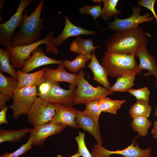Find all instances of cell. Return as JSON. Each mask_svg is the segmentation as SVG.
<instances>
[{
    "label": "cell",
    "mask_w": 157,
    "mask_h": 157,
    "mask_svg": "<svg viewBox=\"0 0 157 157\" xmlns=\"http://www.w3.org/2000/svg\"><path fill=\"white\" fill-rule=\"evenodd\" d=\"M12 97L0 93V109L1 110L6 106V103L9 101Z\"/></svg>",
    "instance_id": "obj_38"
},
{
    "label": "cell",
    "mask_w": 157,
    "mask_h": 157,
    "mask_svg": "<svg viewBox=\"0 0 157 157\" xmlns=\"http://www.w3.org/2000/svg\"><path fill=\"white\" fill-rule=\"evenodd\" d=\"M51 88L49 91L44 94L38 93V96L44 100L51 103L74 105V94L76 86L70 85L69 89H64L59 85L58 82L51 81Z\"/></svg>",
    "instance_id": "obj_11"
},
{
    "label": "cell",
    "mask_w": 157,
    "mask_h": 157,
    "mask_svg": "<svg viewBox=\"0 0 157 157\" xmlns=\"http://www.w3.org/2000/svg\"><path fill=\"white\" fill-rule=\"evenodd\" d=\"M79 11L82 14H87L90 15L96 22L97 19L101 15L102 9L100 5L94 6L85 5L79 9Z\"/></svg>",
    "instance_id": "obj_33"
},
{
    "label": "cell",
    "mask_w": 157,
    "mask_h": 157,
    "mask_svg": "<svg viewBox=\"0 0 157 157\" xmlns=\"http://www.w3.org/2000/svg\"><path fill=\"white\" fill-rule=\"evenodd\" d=\"M141 11V7L136 6L132 8V14L129 17L122 19L115 16V20L109 22L108 26L104 30L110 29L118 31L128 30L138 26L141 23L152 21L155 18L153 16L150 17V14L148 13L140 15Z\"/></svg>",
    "instance_id": "obj_10"
},
{
    "label": "cell",
    "mask_w": 157,
    "mask_h": 157,
    "mask_svg": "<svg viewBox=\"0 0 157 157\" xmlns=\"http://www.w3.org/2000/svg\"><path fill=\"white\" fill-rule=\"evenodd\" d=\"M51 88V81L46 79V81L39 86L38 93L44 94L48 93Z\"/></svg>",
    "instance_id": "obj_37"
},
{
    "label": "cell",
    "mask_w": 157,
    "mask_h": 157,
    "mask_svg": "<svg viewBox=\"0 0 157 157\" xmlns=\"http://www.w3.org/2000/svg\"><path fill=\"white\" fill-rule=\"evenodd\" d=\"M154 115L155 117L157 118V106L155 107L154 112Z\"/></svg>",
    "instance_id": "obj_43"
},
{
    "label": "cell",
    "mask_w": 157,
    "mask_h": 157,
    "mask_svg": "<svg viewBox=\"0 0 157 157\" xmlns=\"http://www.w3.org/2000/svg\"><path fill=\"white\" fill-rule=\"evenodd\" d=\"M98 100L93 101L85 104L86 108L82 111L88 117L96 121H99L100 115L102 112L98 104Z\"/></svg>",
    "instance_id": "obj_31"
},
{
    "label": "cell",
    "mask_w": 157,
    "mask_h": 157,
    "mask_svg": "<svg viewBox=\"0 0 157 157\" xmlns=\"http://www.w3.org/2000/svg\"><path fill=\"white\" fill-rule=\"evenodd\" d=\"M43 68L44 76L46 79L53 82H67L70 85L77 86V74L67 72L62 64L59 65L55 69L46 67Z\"/></svg>",
    "instance_id": "obj_16"
},
{
    "label": "cell",
    "mask_w": 157,
    "mask_h": 157,
    "mask_svg": "<svg viewBox=\"0 0 157 157\" xmlns=\"http://www.w3.org/2000/svg\"><path fill=\"white\" fill-rule=\"evenodd\" d=\"M133 119L131 125L133 130L138 133L139 137L145 136L151 125L152 122L144 117H138Z\"/></svg>",
    "instance_id": "obj_30"
},
{
    "label": "cell",
    "mask_w": 157,
    "mask_h": 157,
    "mask_svg": "<svg viewBox=\"0 0 157 157\" xmlns=\"http://www.w3.org/2000/svg\"><path fill=\"white\" fill-rule=\"evenodd\" d=\"M156 0H139L137 1L138 6L144 7L150 10L154 15L157 22V16L155 11L154 5Z\"/></svg>",
    "instance_id": "obj_36"
},
{
    "label": "cell",
    "mask_w": 157,
    "mask_h": 157,
    "mask_svg": "<svg viewBox=\"0 0 157 157\" xmlns=\"http://www.w3.org/2000/svg\"><path fill=\"white\" fill-rule=\"evenodd\" d=\"M119 0H102L104 4L102 9L101 18L104 20H109L114 16L117 15H122L120 10L117 9L116 7Z\"/></svg>",
    "instance_id": "obj_28"
},
{
    "label": "cell",
    "mask_w": 157,
    "mask_h": 157,
    "mask_svg": "<svg viewBox=\"0 0 157 157\" xmlns=\"http://www.w3.org/2000/svg\"><path fill=\"white\" fill-rule=\"evenodd\" d=\"M8 109L6 106L5 108L1 110L0 111V125L5 124H8L6 117V113Z\"/></svg>",
    "instance_id": "obj_39"
},
{
    "label": "cell",
    "mask_w": 157,
    "mask_h": 157,
    "mask_svg": "<svg viewBox=\"0 0 157 157\" xmlns=\"http://www.w3.org/2000/svg\"><path fill=\"white\" fill-rule=\"evenodd\" d=\"M66 126L50 123L43 124L34 127L30 133L29 138L34 146H42L49 137L58 134Z\"/></svg>",
    "instance_id": "obj_12"
},
{
    "label": "cell",
    "mask_w": 157,
    "mask_h": 157,
    "mask_svg": "<svg viewBox=\"0 0 157 157\" xmlns=\"http://www.w3.org/2000/svg\"><path fill=\"white\" fill-rule=\"evenodd\" d=\"M33 1L32 0H20L16 12L7 21L0 24V44L5 47L12 46V41L16 29L22 26L25 14V8Z\"/></svg>",
    "instance_id": "obj_6"
},
{
    "label": "cell",
    "mask_w": 157,
    "mask_h": 157,
    "mask_svg": "<svg viewBox=\"0 0 157 157\" xmlns=\"http://www.w3.org/2000/svg\"><path fill=\"white\" fill-rule=\"evenodd\" d=\"M33 128L24 127L15 130L0 129V143L5 142L16 143L24 137L27 133H30Z\"/></svg>",
    "instance_id": "obj_22"
},
{
    "label": "cell",
    "mask_w": 157,
    "mask_h": 157,
    "mask_svg": "<svg viewBox=\"0 0 157 157\" xmlns=\"http://www.w3.org/2000/svg\"><path fill=\"white\" fill-rule=\"evenodd\" d=\"M33 147L31 140L29 138L26 143L22 145L16 150L11 153L6 152L3 154H0V157H18L22 155L25 154Z\"/></svg>",
    "instance_id": "obj_32"
},
{
    "label": "cell",
    "mask_w": 157,
    "mask_h": 157,
    "mask_svg": "<svg viewBox=\"0 0 157 157\" xmlns=\"http://www.w3.org/2000/svg\"><path fill=\"white\" fill-rule=\"evenodd\" d=\"M76 120L80 128L91 134L95 138L97 144L102 145L103 141L99 121L91 118L83 113L82 111L79 110Z\"/></svg>",
    "instance_id": "obj_18"
},
{
    "label": "cell",
    "mask_w": 157,
    "mask_h": 157,
    "mask_svg": "<svg viewBox=\"0 0 157 157\" xmlns=\"http://www.w3.org/2000/svg\"><path fill=\"white\" fill-rule=\"evenodd\" d=\"M135 137L132 143L126 148L115 151L108 150L102 145L95 144L91 151L92 157H110L113 154H119L124 157H151V150L150 148L142 149L139 147L138 142H135Z\"/></svg>",
    "instance_id": "obj_9"
},
{
    "label": "cell",
    "mask_w": 157,
    "mask_h": 157,
    "mask_svg": "<svg viewBox=\"0 0 157 157\" xmlns=\"http://www.w3.org/2000/svg\"><path fill=\"white\" fill-rule=\"evenodd\" d=\"M135 75V74H131L117 77L116 82L110 87L109 90L112 92L117 91L125 92H127L134 85Z\"/></svg>",
    "instance_id": "obj_24"
},
{
    "label": "cell",
    "mask_w": 157,
    "mask_h": 157,
    "mask_svg": "<svg viewBox=\"0 0 157 157\" xmlns=\"http://www.w3.org/2000/svg\"><path fill=\"white\" fill-rule=\"evenodd\" d=\"M151 132L154 137H157V120L154 122Z\"/></svg>",
    "instance_id": "obj_40"
},
{
    "label": "cell",
    "mask_w": 157,
    "mask_h": 157,
    "mask_svg": "<svg viewBox=\"0 0 157 157\" xmlns=\"http://www.w3.org/2000/svg\"><path fill=\"white\" fill-rule=\"evenodd\" d=\"M4 0H0V11L1 9L3 7L4 5Z\"/></svg>",
    "instance_id": "obj_42"
},
{
    "label": "cell",
    "mask_w": 157,
    "mask_h": 157,
    "mask_svg": "<svg viewBox=\"0 0 157 157\" xmlns=\"http://www.w3.org/2000/svg\"><path fill=\"white\" fill-rule=\"evenodd\" d=\"M85 73L83 69L79 71L77 76V86L74 94V105L86 104L91 101L113 94V92L104 87L98 85L94 87L85 78Z\"/></svg>",
    "instance_id": "obj_5"
},
{
    "label": "cell",
    "mask_w": 157,
    "mask_h": 157,
    "mask_svg": "<svg viewBox=\"0 0 157 157\" xmlns=\"http://www.w3.org/2000/svg\"><path fill=\"white\" fill-rule=\"evenodd\" d=\"M85 56L82 54H78L73 60L68 59L63 61L62 65L73 74H76L80 69L86 67V62L90 60Z\"/></svg>",
    "instance_id": "obj_29"
},
{
    "label": "cell",
    "mask_w": 157,
    "mask_h": 157,
    "mask_svg": "<svg viewBox=\"0 0 157 157\" xmlns=\"http://www.w3.org/2000/svg\"><path fill=\"white\" fill-rule=\"evenodd\" d=\"M148 43L147 41L142 44L135 53V56L138 58L140 61L138 69L141 71L142 69L147 70L148 72L144 75H154L157 78V62L155 58L148 51L147 48Z\"/></svg>",
    "instance_id": "obj_15"
},
{
    "label": "cell",
    "mask_w": 157,
    "mask_h": 157,
    "mask_svg": "<svg viewBox=\"0 0 157 157\" xmlns=\"http://www.w3.org/2000/svg\"><path fill=\"white\" fill-rule=\"evenodd\" d=\"M126 102L124 100H113L106 97L99 100L98 104L102 112L116 115L117 110Z\"/></svg>",
    "instance_id": "obj_25"
},
{
    "label": "cell",
    "mask_w": 157,
    "mask_h": 157,
    "mask_svg": "<svg viewBox=\"0 0 157 157\" xmlns=\"http://www.w3.org/2000/svg\"><path fill=\"white\" fill-rule=\"evenodd\" d=\"M36 86H29L17 90L14 93L12 104L9 107L13 110L12 117L17 119L24 114L27 115L38 96Z\"/></svg>",
    "instance_id": "obj_7"
},
{
    "label": "cell",
    "mask_w": 157,
    "mask_h": 157,
    "mask_svg": "<svg viewBox=\"0 0 157 157\" xmlns=\"http://www.w3.org/2000/svg\"><path fill=\"white\" fill-rule=\"evenodd\" d=\"M151 37L139 26L116 31L105 41L107 51L121 54H135L140 45Z\"/></svg>",
    "instance_id": "obj_1"
},
{
    "label": "cell",
    "mask_w": 157,
    "mask_h": 157,
    "mask_svg": "<svg viewBox=\"0 0 157 157\" xmlns=\"http://www.w3.org/2000/svg\"><path fill=\"white\" fill-rule=\"evenodd\" d=\"M44 3V0H41L34 11L29 16L25 10V17L21 27L13 36L12 47L28 44L41 40V31L47 28L43 24L44 18H40Z\"/></svg>",
    "instance_id": "obj_2"
},
{
    "label": "cell",
    "mask_w": 157,
    "mask_h": 157,
    "mask_svg": "<svg viewBox=\"0 0 157 157\" xmlns=\"http://www.w3.org/2000/svg\"><path fill=\"white\" fill-rule=\"evenodd\" d=\"M18 84V80L12 76L8 77L0 72V93L10 96L13 94Z\"/></svg>",
    "instance_id": "obj_26"
},
{
    "label": "cell",
    "mask_w": 157,
    "mask_h": 157,
    "mask_svg": "<svg viewBox=\"0 0 157 157\" xmlns=\"http://www.w3.org/2000/svg\"><path fill=\"white\" fill-rule=\"evenodd\" d=\"M56 156H57V157H65L63 156L60 154H57V155H56ZM80 156H81L80 154L78 152L77 153L73 155V156H69V157H79Z\"/></svg>",
    "instance_id": "obj_41"
},
{
    "label": "cell",
    "mask_w": 157,
    "mask_h": 157,
    "mask_svg": "<svg viewBox=\"0 0 157 157\" xmlns=\"http://www.w3.org/2000/svg\"><path fill=\"white\" fill-rule=\"evenodd\" d=\"M127 92L135 96L137 100L149 101L150 92L147 87L139 89H130Z\"/></svg>",
    "instance_id": "obj_35"
},
{
    "label": "cell",
    "mask_w": 157,
    "mask_h": 157,
    "mask_svg": "<svg viewBox=\"0 0 157 157\" xmlns=\"http://www.w3.org/2000/svg\"><path fill=\"white\" fill-rule=\"evenodd\" d=\"M92 52L91 61L88 66L93 73L94 77L92 80L109 90L111 87L108 79L107 71L99 63L95 56L94 50Z\"/></svg>",
    "instance_id": "obj_20"
},
{
    "label": "cell",
    "mask_w": 157,
    "mask_h": 157,
    "mask_svg": "<svg viewBox=\"0 0 157 157\" xmlns=\"http://www.w3.org/2000/svg\"><path fill=\"white\" fill-rule=\"evenodd\" d=\"M43 68L40 70L31 73L23 72L17 69L18 84L15 92L17 90L29 86H39L46 79L43 74Z\"/></svg>",
    "instance_id": "obj_19"
},
{
    "label": "cell",
    "mask_w": 157,
    "mask_h": 157,
    "mask_svg": "<svg viewBox=\"0 0 157 157\" xmlns=\"http://www.w3.org/2000/svg\"><path fill=\"white\" fill-rule=\"evenodd\" d=\"M56 111L55 104L49 103L39 97H37L26 115L28 121L33 127L49 123Z\"/></svg>",
    "instance_id": "obj_8"
},
{
    "label": "cell",
    "mask_w": 157,
    "mask_h": 157,
    "mask_svg": "<svg viewBox=\"0 0 157 157\" xmlns=\"http://www.w3.org/2000/svg\"><path fill=\"white\" fill-rule=\"evenodd\" d=\"M151 111V106L149 101L137 100L129 109V114L132 118L138 117H148Z\"/></svg>",
    "instance_id": "obj_23"
},
{
    "label": "cell",
    "mask_w": 157,
    "mask_h": 157,
    "mask_svg": "<svg viewBox=\"0 0 157 157\" xmlns=\"http://www.w3.org/2000/svg\"><path fill=\"white\" fill-rule=\"evenodd\" d=\"M154 138H156V139L157 140V137H154Z\"/></svg>",
    "instance_id": "obj_45"
},
{
    "label": "cell",
    "mask_w": 157,
    "mask_h": 157,
    "mask_svg": "<svg viewBox=\"0 0 157 157\" xmlns=\"http://www.w3.org/2000/svg\"><path fill=\"white\" fill-rule=\"evenodd\" d=\"M156 87H157V78H156Z\"/></svg>",
    "instance_id": "obj_44"
},
{
    "label": "cell",
    "mask_w": 157,
    "mask_h": 157,
    "mask_svg": "<svg viewBox=\"0 0 157 157\" xmlns=\"http://www.w3.org/2000/svg\"><path fill=\"white\" fill-rule=\"evenodd\" d=\"M85 133L79 131L75 138L78 147V152L83 157H92L87 148L85 142Z\"/></svg>",
    "instance_id": "obj_34"
},
{
    "label": "cell",
    "mask_w": 157,
    "mask_h": 157,
    "mask_svg": "<svg viewBox=\"0 0 157 157\" xmlns=\"http://www.w3.org/2000/svg\"><path fill=\"white\" fill-rule=\"evenodd\" d=\"M55 104L56 113L52 120L49 123L66 126H68L76 129L80 128L76 120L78 110L72 106Z\"/></svg>",
    "instance_id": "obj_13"
},
{
    "label": "cell",
    "mask_w": 157,
    "mask_h": 157,
    "mask_svg": "<svg viewBox=\"0 0 157 157\" xmlns=\"http://www.w3.org/2000/svg\"><path fill=\"white\" fill-rule=\"evenodd\" d=\"M135 54H127L107 51L102 60L101 65L107 71L108 76L119 77L128 74H140Z\"/></svg>",
    "instance_id": "obj_3"
},
{
    "label": "cell",
    "mask_w": 157,
    "mask_h": 157,
    "mask_svg": "<svg viewBox=\"0 0 157 157\" xmlns=\"http://www.w3.org/2000/svg\"><path fill=\"white\" fill-rule=\"evenodd\" d=\"M92 39V38H82L79 36L76 37L75 39L70 44L69 51L84 55L90 59L91 52L100 46H94Z\"/></svg>",
    "instance_id": "obj_21"
},
{
    "label": "cell",
    "mask_w": 157,
    "mask_h": 157,
    "mask_svg": "<svg viewBox=\"0 0 157 157\" xmlns=\"http://www.w3.org/2000/svg\"><path fill=\"white\" fill-rule=\"evenodd\" d=\"M32 55L24 63V67L21 71L28 73L41 66L51 64H62L63 60H57L47 56L42 48L39 47L32 52Z\"/></svg>",
    "instance_id": "obj_14"
},
{
    "label": "cell",
    "mask_w": 157,
    "mask_h": 157,
    "mask_svg": "<svg viewBox=\"0 0 157 157\" xmlns=\"http://www.w3.org/2000/svg\"><path fill=\"white\" fill-rule=\"evenodd\" d=\"M0 71L2 73H7L16 79H18L16 71L12 67L10 61V54L6 49L0 48Z\"/></svg>",
    "instance_id": "obj_27"
},
{
    "label": "cell",
    "mask_w": 157,
    "mask_h": 157,
    "mask_svg": "<svg viewBox=\"0 0 157 157\" xmlns=\"http://www.w3.org/2000/svg\"><path fill=\"white\" fill-rule=\"evenodd\" d=\"M65 24L64 28L60 34L55 38L54 43L56 46L63 43L69 38L79 36L81 35H97L98 33L84 29L76 26L70 21L67 16H65Z\"/></svg>",
    "instance_id": "obj_17"
},
{
    "label": "cell",
    "mask_w": 157,
    "mask_h": 157,
    "mask_svg": "<svg viewBox=\"0 0 157 157\" xmlns=\"http://www.w3.org/2000/svg\"><path fill=\"white\" fill-rule=\"evenodd\" d=\"M54 31H51L39 41L27 45L5 47L10 53V61L12 67L18 69L23 68L24 62L30 57L31 53L42 44L46 45L45 52L47 53L58 54V49L54 43Z\"/></svg>",
    "instance_id": "obj_4"
}]
</instances>
